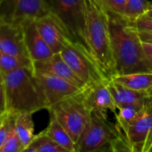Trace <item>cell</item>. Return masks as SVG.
I'll use <instances>...</instances> for the list:
<instances>
[{
    "mask_svg": "<svg viewBox=\"0 0 152 152\" xmlns=\"http://www.w3.org/2000/svg\"><path fill=\"white\" fill-rule=\"evenodd\" d=\"M115 74L147 72L150 67L137 28L124 16L107 11Z\"/></svg>",
    "mask_w": 152,
    "mask_h": 152,
    "instance_id": "cell-1",
    "label": "cell"
},
{
    "mask_svg": "<svg viewBox=\"0 0 152 152\" xmlns=\"http://www.w3.org/2000/svg\"><path fill=\"white\" fill-rule=\"evenodd\" d=\"M7 112L33 114L49 104L33 68L24 67L4 74Z\"/></svg>",
    "mask_w": 152,
    "mask_h": 152,
    "instance_id": "cell-2",
    "label": "cell"
},
{
    "mask_svg": "<svg viewBox=\"0 0 152 152\" xmlns=\"http://www.w3.org/2000/svg\"><path fill=\"white\" fill-rule=\"evenodd\" d=\"M85 41L104 73L111 79L115 72L109 31L108 14L100 0H86Z\"/></svg>",
    "mask_w": 152,
    "mask_h": 152,
    "instance_id": "cell-3",
    "label": "cell"
},
{
    "mask_svg": "<svg viewBox=\"0 0 152 152\" xmlns=\"http://www.w3.org/2000/svg\"><path fill=\"white\" fill-rule=\"evenodd\" d=\"M48 110L50 115L54 116L66 130L76 144L91 115L84 102L83 91L52 105Z\"/></svg>",
    "mask_w": 152,
    "mask_h": 152,
    "instance_id": "cell-4",
    "label": "cell"
},
{
    "mask_svg": "<svg viewBox=\"0 0 152 152\" xmlns=\"http://www.w3.org/2000/svg\"><path fill=\"white\" fill-rule=\"evenodd\" d=\"M60 54L86 86L110 80L92 57L90 51L81 43L70 40Z\"/></svg>",
    "mask_w": 152,
    "mask_h": 152,
    "instance_id": "cell-5",
    "label": "cell"
},
{
    "mask_svg": "<svg viewBox=\"0 0 152 152\" xmlns=\"http://www.w3.org/2000/svg\"><path fill=\"white\" fill-rule=\"evenodd\" d=\"M48 3L51 13L62 22L72 40L88 49L84 34L86 0H48Z\"/></svg>",
    "mask_w": 152,
    "mask_h": 152,
    "instance_id": "cell-6",
    "label": "cell"
},
{
    "mask_svg": "<svg viewBox=\"0 0 152 152\" xmlns=\"http://www.w3.org/2000/svg\"><path fill=\"white\" fill-rule=\"evenodd\" d=\"M121 134L122 132L116 124L91 112L86 127L76 142V152H91L112 142Z\"/></svg>",
    "mask_w": 152,
    "mask_h": 152,
    "instance_id": "cell-7",
    "label": "cell"
},
{
    "mask_svg": "<svg viewBox=\"0 0 152 152\" xmlns=\"http://www.w3.org/2000/svg\"><path fill=\"white\" fill-rule=\"evenodd\" d=\"M51 13L48 0H0V20L23 25Z\"/></svg>",
    "mask_w": 152,
    "mask_h": 152,
    "instance_id": "cell-8",
    "label": "cell"
},
{
    "mask_svg": "<svg viewBox=\"0 0 152 152\" xmlns=\"http://www.w3.org/2000/svg\"><path fill=\"white\" fill-rule=\"evenodd\" d=\"M108 81L86 86L83 91L84 102L91 112L105 119H108L109 111L115 115L117 112L116 104L107 87Z\"/></svg>",
    "mask_w": 152,
    "mask_h": 152,
    "instance_id": "cell-9",
    "label": "cell"
},
{
    "mask_svg": "<svg viewBox=\"0 0 152 152\" xmlns=\"http://www.w3.org/2000/svg\"><path fill=\"white\" fill-rule=\"evenodd\" d=\"M36 24L42 38L54 54L60 53L64 46L72 40L64 25L53 13L37 20Z\"/></svg>",
    "mask_w": 152,
    "mask_h": 152,
    "instance_id": "cell-10",
    "label": "cell"
},
{
    "mask_svg": "<svg viewBox=\"0 0 152 152\" xmlns=\"http://www.w3.org/2000/svg\"><path fill=\"white\" fill-rule=\"evenodd\" d=\"M35 73L43 89L49 107L61 100L77 95L83 91L72 83L57 76L36 72Z\"/></svg>",
    "mask_w": 152,
    "mask_h": 152,
    "instance_id": "cell-11",
    "label": "cell"
},
{
    "mask_svg": "<svg viewBox=\"0 0 152 152\" xmlns=\"http://www.w3.org/2000/svg\"><path fill=\"white\" fill-rule=\"evenodd\" d=\"M0 52L31 59L26 48L23 25L0 20Z\"/></svg>",
    "mask_w": 152,
    "mask_h": 152,
    "instance_id": "cell-12",
    "label": "cell"
},
{
    "mask_svg": "<svg viewBox=\"0 0 152 152\" xmlns=\"http://www.w3.org/2000/svg\"><path fill=\"white\" fill-rule=\"evenodd\" d=\"M122 133L135 152H142L144 146L152 135V115L146 107L122 131Z\"/></svg>",
    "mask_w": 152,
    "mask_h": 152,
    "instance_id": "cell-13",
    "label": "cell"
},
{
    "mask_svg": "<svg viewBox=\"0 0 152 152\" xmlns=\"http://www.w3.org/2000/svg\"><path fill=\"white\" fill-rule=\"evenodd\" d=\"M33 69L36 72L51 74L65 79L82 90H84L86 87V84L70 68L60 53L54 54L49 58L33 62Z\"/></svg>",
    "mask_w": 152,
    "mask_h": 152,
    "instance_id": "cell-14",
    "label": "cell"
},
{
    "mask_svg": "<svg viewBox=\"0 0 152 152\" xmlns=\"http://www.w3.org/2000/svg\"><path fill=\"white\" fill-rule=\"evenodd\" d=\"M24 39L29 55L33 62L49 58L54 55L39 33L36 21H28L23 24Z\"/></svg>",
    "mask_w": 152,
    "mask_h": 152,
    "instance_id": "cell-15",
    "label": "cell"
},
{
    "mask_svg": "<svg viewBox=\"0 0 152 152\" xmlns=\"http://www.w3.org/2000/svg\"><path fill=\"white\" fill-rule=\"evenodd\" d=\"M107 87L114 98L116 107L124 105H137L145 107L150 98L149 93L137 91L120 85L111 79L107 83Z\"/></svg>",
    "mask_w": 152,
    "mask_h": 152,
    "instance_id": "cell-16",
    "label": "cell"
},
{
    "mask_svg": "<svg viewBox=\"0 0 152 152\" xmlns=\"http://www.w3.org/2000/svg\"><path fill=\"white\" fill-rule=\"evenodd\" d=\"M111 80L133 91L148 92L149 95L152 91V72L115 74Z\"/></svg>",
    "mask_w": 152,
    "mask_h": 152,
    "instance_id": "cell-17",
    "label": "cell"
},
{
    "mask_svg": "<svg viewBox=\"0 0 152 152\" xmlns=\"http://www.w3.org/2000/svg\"><path fill=\"white\" fill-rule=\"evenodd\" d=\"M43 132L53 140L55 142L62 146L64 148L70 152H76V144L66 132V130L58 123V121L52 115H50V121L48 126Z\"/></svg>",
    "mask_w": 152,
    "mask_h": 152,
    "instance_id": "cell-18",
    "label": "cell"
},
{
    "mask_svg": "<svg viewBox=\"0 0 152 152\" xmlns=\"http://www.w3.org/2000/svg\"><path fill=\"white\" fill-rule=\"evenodd\" d=\"M15 132L23 147H29L36 136L34 134V122L32 119V114H17L15 122Z\"/></svg>",
    "mask_w": 152,
    "mask_h": 152,
    "instance_id": "cell-19",
    "label": "cell"
},
{
    "mask_svg": "<svg viewBox=\"0 0 152 152\" xmlns=\"http://www.w3.org/2000/svg\"><path fill=\"white\" fill-rule=\"evenodd\" d=\"M24 67L33 68L32 60L0 52V71L3 72V74Z\"/></svg>",
    "mask_w": 152,
    "mask_h": 152,
    "instance_id": "cell-20",
    "label": "cell"
},
{
    "mask_svg": "<svg viewBox=\"0 0 152 152\" xmlns=\"http://www.w3.org/2000/svg\"><path fill=\"white\" fill-rule=\"evenodd\" d=\"M145 107L137 105H124L117 107V112L115 116L117 122L116 125L119 127L121 132L138 116Z\"/></svg>",
    "mask_w": 152,
    "mask_h": 152,
    "instance_id": "cell-21",
    "label": "cell"
},
{
    "mask_svg": "<svg viewBox=\"0 0 152 152\" xmlns=\"http://www.w3.org/2000/svg\"><path fill=\"white\" fill-rule=\"evenodd\" d=\"M30 146L33 147L37 152H70L48 137L43 132L35 136Z\"/></svg>",
    "mask_w": 152,
    "mask_h": 152,
    "instance_id": "cell-22",
    "label": "cell"
},
{
    "mask_svg": "<svg viewBox=\"0 0 152 152\" xmlns=\"http://www.w3.org/2000/svg\"><path fill=\"white\" fill-rule=\"evenodd\" d=\"M149 9L148 0H126L124 17L131 22H134L140 16L147 14Z\"/></svg>",
    "mask_w": 152,
    "mask_h": 152,
    "instance_id": "cell-23",
    "label": "cell"
},
{
    "mask_svg": "<svg viewBox=\"0 0 152 152\" xmlns=\"http://www.w3.org/2000/svg\"><path fill=\"white\" fill-rule=\"evenodd\" d=\"M16 115L17 114L7 112V115L2 125L0 126V148L3 147V145L6 143L9 136L15 130V122Z\"/></svg>",
    "mask_w": 152,
    "mask_h": 152,
    "instance_id": "cell-24",
    "label": "cell"
},
{
    "mask_svg": "<svg viewBox=\"0 0 152 152\" xmlns=\"http://www.w3.org/2000/svg\"><path fill=\"white\" fill-rule=\"evenodd\" d=\"M23 148H25L14 130L6 143L0 148V152H21Z\"/></svg>",
    "mask_w": 152,
    "mask_h": 152,
    "instance_id": "cell-25",
    "label": "cell"
},
{
    "mask_svg": "<svg viewBox=\"0 0 152 152\" xmlns=\"http://www.w3.org/2000/svg\"><path fill=\"white\" fill-rule=\"evenodd\" d=\"M100 1L107 11L124 16L126 0H100Z\"/></svg>",
    "mask_w": 152,
    "mask_h": 152,
    "instance_id": "cell-26",
    "label": "cell"
},
{
    "mask_svg": "<svg viewBox=\"0 0 152 152\" xmlns=\"http://www.w3.org/2000/svg\"><path fill=\"white\" fill-rule=\"evenodd\" d=\"M113 152H135L132 147L129 144L124 134L122 133L112 141Z\"/></svg>",
    "mask_w": 152,
    "mask_h": 152,
    "instance_id": "cell-27",
    "label": "cell"
},
{
    "mask_svg": "<svg viewBox=\"0 0 152 152\" xmlns=\"http://www.w3.org/2000/svg\"><path fill=\"white\" fill-rule=\"evenodd\" d=\"M132 23L138 31H152V16L147 14L140 16Z\"/></svg>",
    "mask_w": 152,
    "mask_h": 152,
    "instance_id": "cell-28",
    "label": "cell"
},
{
    "mask_svg": "<svg viewBox=\"0 0 152 152\" xmlns=\"http://www.w3.org/2000/svg\"><path fill=\"white\" fill-rule=\"evenodd\" d=\"M0 112H7V96L4 82L0 83Z\"/></svg>",
    "mask_w": 152,
    "mask_h": 152,
    "instance_id": "cell-29",
    "label": "cell"
},
{
    "mask_svg": "<svg viewBox=\"0 0 152 152\" xmlns=\"http://www.w3.org/2000/svg\"><path fill=\"white\" fill-rule=\"evenodd\" d=\"M142 47L143 50L146 56V58L152 68V43H148V42H143L142 41Z\"/></svg>",
    "mask_w": 152,
    "mask_h": 152,
    "instance_id": "cell-30",
    "label": "cell"
},
{
    "mask_svg": "<svg viewBox=\"0 0 152 152\" xmlns=\"http://www.w3.org/2000/svg\"><path fill=\"white\" fill-rule=\"evenodd\" d=\"M138 32L141 41L152 43V31H138Z\"/></svg>",
    "mask_w": 152,
    "mask_h": 152,
    "instance_id": "cell-31",
    "label": "cell"
},
{
    "mask_svg": "<svg viewBox=\"0 0 152 152\" xmlns=\"http://www.w3.org/2000/svg\"><path fill=\"white\" fill-rule=\"evenodd\" d=\"M91 152H113V144L112 142H108L107 144H105L104 146L94 149Z\"/></svg>",
    "mask_w": 152,
    "mask_h": 152,
    "instance_id": "cell-32",
    "label": "cell"
},
{
    "mask_svg": "<svg viewBox=\"0 0 152 152\" xmlns=\"http://www.w3.org/2000/svg\"><path fill=\"white\" fill-rule=\"evenodd\" d=\"M152 147V135H151V137L148 139V140L147 141V143H146V145L144 146V148H143V150H142V152H147L150 148Z\"/></svg>",
    "mask_w": 152,
    "mask_h": 152,
    "instance_id": "cell-33",
    "label": "cell"
},
{
    "mask_svg": "<svg viewBox=\"0 0 152 152\" xmlns=\"http://www.w3.org/2000/svg\"><path fill=\"white\" fill-rule=\"evenodd\" d=\"M146 107H147L148 111L150 113V115H152V95L150 96V98H149V99H148V103L146 105Z\"/></svg>",
    "mask_w": 152,
    "mask_h": 152,
    "instance_id": "cell-34",
    "label": "cell"
},
{
    "mask_svg": "<svg viewBox=\"0 0 152 152\" xmlns=\"http://www.w3.org/2000/svg\"><path fill=\"white\" fill-rule=\"evenodd\" d=\"M7 115V112H0V126L2 125Z\"/></svg>",
    "mask_w": 152,
    "mask_h": 152,
    "instance_id": "cell-35",
    "label": "cell"
},
{
    "mask_svg": "<svg viewBox=\"0 0 152 152\" xmlns=\"http://www.w3.org/2000/svg\"><path fill=\"white\" fill-rule=\"evenodd\" d=\"M21 152H37V151H36V149H35L33 147L29 146V147H27V148H23Z\"/></svg>",
    "mask_w": 152,
    "mask_h": 152,
    "instance_id": "cell-36",
    "label": "cell"
},
{
    "mask_svg": "<svg viewBox=\"0 0 152 152\" xmlns=\"http://www.w3.org/2000/svg\"><path fill=\"white\" fill-rule=\"evenodd\" d=\"M3 82H4V74L1 71H0V83H2Z\"/></svg>",
    "mask_w": 152,
    "mask_h": 152,
    "instance_id": "cell-37",
    "label": "cell"
},
{
    "mask_svg": "<svg viewBox=\"0 0 152 152\" xmlns=\"http://www.w3.org/2000/svg\"><path fill=\"white\" fill-rule=\"evenodd\" d=\"M147 15H148L152 16V8H150V9L147 12Z\"/></svg>",
    "mask_w": 152,
    "mask_h": 152,
    "instance_id": "cell-38",
    "label": "cell"
},
{
    "mask_svg": "<svg viewBox=\"0 0 152 152\" xmlns=\"http://www.w3.org/2000/svg\"><path fill=\"white\" fill-rule=\"evenodd\" d=\"M149 5H150V8H152V0H148Z\"/></svg>",
    "mask_w": 152,
    "mask_h": 152,
    "instance_id": "cell-39",
    "label": "cell"
},
{
    "mask_svg": "<svg viewBox=\"0 0 152 152\" xmlns=\"http://www.w3.org/2000/svg\"><path fill=\"white\" fill-rule=\"evenodd\" d=\"M147 152H152V147H151V148H149V149H148Z\"/></svg>",
    "mask_w": 152,
    "mask_h": 152,
    "instance_id": "cell-40",
    "label": "cell"
},
{
    "mask_svg": "<svg viewBox=\"0 0 152 152\" xmlns=\"http://www.w3.org/2000/svg\"><path fill=\"white\" fill-rule=\"evenodd\" d=\"M151 95H152V91H151V92H150V96H151Z\"/></svg>",
    "mask_w": 152,
    "mask_h": 152,
    "instance_id": "cell-41",
    "label": "cell"
}]
</instances>
